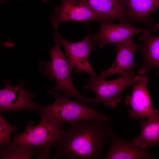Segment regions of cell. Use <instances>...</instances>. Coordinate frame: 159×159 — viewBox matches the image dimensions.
Returning <instances> with one entry per match:
<instances>
[{
  "mask_svg": "<svg viewBox=\"0 0 159 159\" xmlns=\"http://www.w3.org/2000/svg\"><path fill=\"white\" fill-rule=\"evenodd\" d=\"M115 135L110 119L79 120L63 129L53 158L102 159L103 151Z\"/></svg>",
  "mask_w": 159,
  "mask_h": 159,
  "instance_id": "1",
  "label": "cell"
},
{
  "mask_svg": "<svg viewBox=\"0 0 159 159\" xmlns=\"http://www.w3.org/2000/svg\"><path fill=\"white\" fill-rule=\"evenodd\" d=\"M39 123L33 125L31 120L28 122L24 132L16 134L12 143L42 149L36 158H53L50 155L51 146H55L60 137L66 122L60 120L48 114L40 112Z\"/></svg>",
  "mask_w": 159,
  "mask_h": 159,
  "instance_id": "2",
  "label": "cell"
},
{
  "mask_svg": "<svg viewBox=\"0 0 159 159\" xmlns=\"http://www.w3.org/2000/svg\"><path fill=\"white\" fill-rule=\"evenodd\" d=\"M54 46L49 49L51 57L49 62H40L39 70L50 81L55 80V87L52 90L61 92L67 98L73 97L80 102L87 104L93 103L94 98H89L82 95L74 87L72 72L74 68L65 54L60 47L61 44L55 40Z\"/></svg>",
  "mask_w": 159,
  "mask_h": 159,
  "instance_id": "3",
  "label": "cell"
},
{
  "mask_svg": "<svg viewBox=\"0 0 159 159\" xmlns=\"http://www.w3.org/2000/svg\"><path fill=\"white\" fill-rule=\"evenodd\" d=\"M48 92L54 96V101L50 105L39 106L37 110L39 113L49 114L71 125L80 120H89L99 117L110 119L94 107L81 103L76 99L70 100L59 92L52 90Z\"/></svg>",
  "mask_w": 159,
  "mask_h": 159,
  "instance_id": "4",
  "label": "cell"
},
{
  "mask_svg": "<svg viewBox=\"0 0 159 159\" xmlns=\"http://www.w3.org/2000/svg\"><path fill=\"white\" fill-rule=\"evenodd\" d=\"M97 76L89 75V80L84 88L91 90L95 94L96 97L93 103L95 107L103 102L105 106L111 109L117 107L121 102L119 97L122 91L138 82L141 77L140 75L134 76L131 75L122 76L113 80L106 81L98 78Z\"/></svg>",
  "mask_w": 159,
  "mask_h": 159,
  "instance_id": "5",
  "label": "cell"
},
{
  "mask_svg": "<svg viewBox=\"0 0 159 159\" xmlns=\"http://www.w3.org/2000/svg\"><path fill=\"white\" fill-rule=\"evenodd\" d=\"M52 35L54 40L63 46L65 54L73 67L75 68L77 75L85 72L93 76L97 75L88 61L90 53L96 51L98 47L89 31L83 40L77 42L66 40L57 29H53Z\"/></svg>",
  "mask_w": 159,
  "mask_h": 159,
  "instance_id": "6",
  "label": "cell"
},
{
  "mask_svg": "<svg viewBox=\"0 0 159 159\" xmlns=\"http://www.w3.org/2000/svg\"><path fill=\"white\" fill-rule=\"evenodd\" d=\"M60 1L61 3L55 6L53 14L49 16L53 29H57L60 24L68 21H110L106 17L94 11L80 0Z\"/></svg>",
  "mask_w": 159,
  "mask_h": 159,
  "instance_id": "7",
  "label": "cell"
},
{
  "mask_svg": "<svg viewBox=\"0 0 159 159\" xmlns=\"http://www.w3.org/2000/svg\"><path fill=\"white\" fill-rule=\"evenodd\" d=\"M99 31L92 35L98 46L102 48L109 44L115 45L130 39L133 35L140 33L155 32L159 29V24L148 29L138 28L130 23L120 22L114 24L107 20L99 22Z\"/></svg>",
  "mask_w": 159,
  "mask_h": 159,
  "instance_id": "8",
  "label": "cell"
},
{
  "mask_svg": "<svg viewBox=\"0 0 159 159\" xmlns=\"http://www.w3.org/2000/svg\"><path fill=\"white\" fill-rule=\"evenodd\" d=\"M5 86L0 91V112L20 111L25 109L32 111L37 110L39 106L31 99L35 94L26 90L23 79L16 86H12L9 80L4 81Z\"/></svg>",
  "mask_w": 159,
  "mask_h": 159,
  "instance_id": "9",
  "label": "cell"
},
{
  "mask_svg": "<svg viewBox=\"0 0 159 159\" xmlns=\"http://www.w3.org/2000/svg\"><path fill=\"white\" fill-rule=\"evenodd\" d=\"M147 75L141 76L140 80L134 85L132 94L126 96L125 102L128 106L129 117L135 120L153 117L159 115V111L153 107L147 89Z\"/></svg>",
  "mask_w": 159,
  "mask_h": 159,
  "instance_id": "10",
  "label": "cell"
},
{
  "mask_svg": "<svg viewBox=\"0 0 159 159\" xmlns=\"http://www.w3.org/2000/svg\"><path fill=\"white\" fill-rule=\"evenodd\" d=\"M142 45L136 44L131 39L116 45V57L114 62L107 70H102L97 77L105 79L114 75L122 76L134 75L137 66L134 60V55Z\"/></svg>",
  "mask_w": 159,
  "mask_h": 159,
  "instance_id": "11",
  "label": "cell"
},
{
  "mask_svg": "<svg viewBox=\"0 0 159 159\" xmlns=\"http://www.w3.org/2000/svg\"><path fill=\"white\" fill-rule=\"evenodd\" d=\"M105 155V159H149L155 158L148 149L143 148L132 141L114 136Z\"/></svg>",
  "mask_w": 159,
  "mask_h": 159,
  "instance_id": "12",
  "label": "cell"
},
{
  "mask_svg": "<svg viewBox=\"0 0 159 159\" xmlns=\"http://www.w3.org/2000/svg\"><path fill=\"white\" fill-rule=\"evenodd\" d=\"M93 11L112 22L131 23L125 0H80Z\"/></svg>",
  "mask_w": 159,
  "mask_h": 159,
  "instance_id": "13",
  "label": "cell"
},
{
  "mask_svg": "<svg viewBox=\"0 0 159 159\" xmlns=\"http://www.w3.org/2000/svg\"><path fill=\"white\" fill-rule=\"evenodd\" d=\"M152 32L144 33L139 37L142 42L140 48V52L144 57V62L138 71L142 75H147L150 69L153 67L158 70L159 75V35L153 36Z\"/></svg>",
  "mask_w": 159,
  "mask_h": 159,
  "instance_id": "14",
  "label": "cell"
},
{
  "mask_svg": "<svg viewBox=\"0 0 159 159\" xmlns=\"http://www.w3.org/2000/svg\"><path fill=\"white\" fill-rule=\"evenodd\" d=\"M131 23L153 27L151 14L159 9V0H125Z\"/></svg>",
  "mask_w": 159,
  "mask_h": 159,
  "instance_id": "15",
  "label": "cell"
},
{
  "mask_svg": "<svg viewBox=\"0 0 159 159\" xmlns=\"http://www.w3.org/2000/svg\"><path fill=\"white\" fill-rule=\"evenodd\" d=\"M139 123L140 133L132 141L143 148L152 147L159 143V115L148 118L147 120L142 119Z\"/></svg>",
  "mask_w": 159,
  "mask_h": 159,
  "instance_id": "16",
  "label": "cell"
},
{
  "mask_svg": "<svg viewBox=\"0 0 159 159\" xmlns=\"http://www.w3.org/2000/svg\"><path fill=\"white\" fill-rule=\"evenodd\" d=\"M42 149L12 143L1 146L0 150L1 159H30L34 155L40 154Z\"/></svg>",
  "mask_w": 159,
  "mask_h": 159,
  "instance_id": "17",
  "label": "cell"
},
{
  "mask_svg": "<svg viewBox=\"0 0 159 159\" xmlns=\"http://www.w3.org/2000/svg\"><path fill=\"white\" fill-rule=\"evenodd\" d=\"M17 127L15 125H11L6 119L0 114V145L1 146L8 145L10 143L12 133L16 135Z\"/></svg>",
  "mask_w": 159,
  "mask_h": 159,
  "instance_id": "18",
  "label": "cell"
},
{
  "mask_svg": "<svg viewBox=\"0 0 159 159\" xmlns=\"http://www.w3.org/2000/svg\"><path fill=\"white\" fill-rule=\"evenodd\" d=\"M43 3L44 4H46L48 1H49L50 3H52V0H42Z\"/></svg>",
  "mask_w": 159,
  "mask_h": 159,
  "instance_id": "19",
  "label": "cell"
},
{
  "mask_svg": "<svg viewBox=\"0 0 159 159\" xmlns=\"http://www.w3.org/2000/svg\"><path fill=\"white\" fill-rule=\"evenodd\" d=\"M8 0H0V4H1L4 3L5 1H6ZM16 1H20L21 0H15Z\"/></svg>",
  "mask_w": 159,
  "mask_h": 159,
  "instance_id": "20",
  "label": "cell"
}]
</instances>
